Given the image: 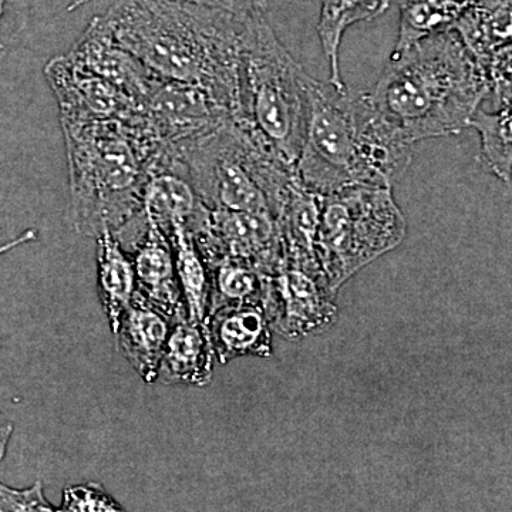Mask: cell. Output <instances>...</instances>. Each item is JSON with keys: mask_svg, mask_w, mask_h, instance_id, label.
<instances>
[{"mask_svg": "<svg viewBox=\"0 0 512 512\" xmlns=\"http://www.w3.org/2000/svg\"><path fill=\"white\" fill-rule=\"evenodd\" d=\"M96 18L151 73L202 87L235 121L239 39L249 16L178 0H113Z\"/></svg>", "mask_w": 512, "mask_h": 512, "instance_id": "1", "label": "cell"}, {"mask_svg": "<svg viewBox=\"0 0 512 512\" xmlns=\"http://www.w3.org/2000/svg\"><path fill=\"white\" fill-rule=\"evenodd\" d=\"M412 144L389 123L370 92L308 77V123L295 170L319 194L387 187L412 164Z\"/></svg>", "mask_w": 512, "mask_h": 512, "instance_id": "2", "label": "cell"}, {"mask_svg": "<svg viewBox=\"0 0 512 512\" xmlns=\"http://www.w3.org/2000/svg\"><path fill=\"white\" fill-rule=\"evenodd\" d=\"M488 92L487 72L451 29L393 52L370 97L413 146L466 130Z\"/></svg>", "mask_w": 512, "mask_h": 512, "instance_id": "3", "label": "cell"}, {"mask_svg": "<svg viewBox=\"0 0 512 512\" xmlns=\"http://www.w3.org/2000/svg\"><path fill=\"white\" fill-rule=\"evenodd\" d=\"M60 124L74 231L87 238L119 231L143 208L151 168L167 148L144 109L130 120Z\"/></svg>", "mask_w": 512, "mask_h": 512, "instance_id": "4", "label": "cell"}, {"mask_svg": "<svg viewBox=\"0 0 512 512\" xmlns=\"http://www.w3.org/2000/svg\"><path fill=\"white\" fill-rule=\"evenodd\" d=\"M308 77L265 13L249 16L239 39L235 123L266 153L292 168L305 141Z\"/></svg>", "mask_w": 512, "mask_h": 512, "instance_id": "5", "label": "cell"}, {"mask_svg": "<svg viewBox=\"0 0 512 512\" xmlns=\"http://www.w3.org/2000/svg\"><path fill=\"white\" fill-rule=\"evenodd\" d=\"M407 224L392 188L352 187L322 194L316 256L330 291L399 247Z\"/></svg>", "mask_w": 512, "mask_h": 512, "instance_id": "6", "label": "cell"}, {"mask_svg": "<svg viewBox=\"0 0 512 512\" xmlns=\"http://www.w3.org/2000/svg\"><path fill=\"white\" fill-rule=\"evenodd\" d=\"M192 235L207 265L238 262L264 275L288 266L278 222L268 212L210 210Z\"/></svg>", "mask_w": 512, "mask_h": 512, "instance_id": "7", "label": "cell"}, {"mask_svg": "<svg viewBox=\"0 0 512 512\" xmlns=\"http://www.w3.org/2000/svg\"><path fill=\"white\" fill-rule=\"evenodd\" d=\"M328 282L311 272L285 266L264 276L262 308L272 332L288 340H299L322 332L338 318Z\"/></svg>", "mask_w": 512, "mask_h": 512, "instance_id": "8", "label": "cell"}, {"mask_svg": "<svg viewBox=\"0 0 512 512\" xmlns=\"http://www.w3.org/2000/svg\"><path fill=\"white\" fill-rule=\"evenodd\" d=\"M43 73L55 94L60 123L130 120L143 113L140 104L77 63L69 53L52 57Z\"/></svg>", "mask_w": 512, "mask_h": 512, "instance_id": "9", "label": "cell"}, {"mask_svg": "<svg viewBox=\"0 0 512 512\" xmlns=\"http://www.w3.org/2000/svg\"><path fill=\"white\" fill-rule=\"evenodd\" d=\"M143 109L148 124L167 150L234 121L232 114L207 90L168 80L156 84Z\"/></svg>", "mask_w": 512, "mask_h": 512, "instance_id": "10", "label": "cell"}, {"mask_svg": "<svg viewBox=\"0 0 512 512\" xmlns=\"http://www.w3.org/2000/svg\"><path fill=\"white\" fill-rule=\"evenodd\" d=\"M70 56L86 69L99 74L120 92L143 107L148 94L160 82L137 57L117 45L100 25L96 16L90 20L82 36L70 47Z\"/></svg>", "mask_w": 512, "mask_h": 512, "instance_id": "11", "label": "cell"}, {"mask_svg": "<svg viewBox=\"0 0 512 512\" xmlns=\"http://www.w3.org/2000/svg\"><path fill=\"white\" fill-rule=\"evenodd\" d=\"M174 320L138 295L121 316L119 328L113 333L116 349L144 383H157Z\"/></svg>", "mask_w": 512, "mask_h": 512, "instance_id": "12", "label": "cell"}, {"mask_svg": "<svg viewBox=\"0 0 512 512\" xmlns=\"http://www.w3.org/2000/svg\"><path fill=\"white\" fill-rule=\"evenodd\" d=\"M127 252L136 269L137 295L174 319L187 315L167 235L148 222L146 232Z\"/></svg>", "mask_w": 512, "mask_h": 512, "instance_id": "13", "label": "cell"}, {"mask_svg": "<svg viewBox=\"0 0 512 512\" xmlns=\"http://www.w3.org/2000/svg\"><path fill=\"white\" fill-rule=\"evenodd\" d=\"M215 356L207 322L192 320L188 315L174 320L165 346L157 383L165 386L204 387L214 375Z\"/></svg>", "mask_w": 512, "mask_h": 512, "instance_id": "14", "label": "cell"}, {"mask_svg": "<svg viewBox=\"0 0 512 512\" xmlns=\"http://www.w3.org/2000/svg\"><path fill=\"white\" fill-rule=\"evenodd\" d=\"M207 326L221 365L239 357L269 359L274 353L271 325L259 303L222 306L210 313Z\"/></svg>", "mask_w": 512, "mask_h": 512, "instance_id": "15", "label": "cell"}, {"mask_svg": "<svg viewBox=\"0 0 512 512\" xmlns=\"http://www.w3.org/2000/svg\"><path fill=\"white\" fill-rule=\"evenodd\" d=\"M97 241V288L111 333L116 332L123 313L137 295V276L133 259L121 247L113 232L104 231Z\"/></svg>", "mask_w": 512, "mask_h": 512, "instance_id": "16", "label": "cell"}, {"mask_svg": "<svg viewBox=\"0 0 512 512\" xmlns=\"http://www.w3.org/2000/svg\"><path fill=\"white\" fill-rule=\"evenodd\" d=\"M454 30L481 66L512 43V0H476Z\"/></svg>", "mask_w": 512, "mask_h": 512, "instance_id": "17", "label": "cell"}, {"mask_svg": "<svg viewBox=\"0 0 512 512\" xmlns=\"http://www.w3.org/2000/svg\"><path fill=\"white\" fill-rule=\"evenodd\" d=\"M392 0H322L318 22V35L323 55L330 69L329 82L343 89L340 73V46L350 26L380 18L390 8Z\"/></svg>", "mask_w": 512, "mask_h": 512, "instance_id": "18", "label": "cell"}, {"mask_svg": "<svg viewBox=\"0 0 512 512\" xmlns=\"http://www.w3.org/2000/svg\"><path fill=\"white\" fill-rule=\"evenodd\" d=\"M173 247L175 268L183 291L188 318L207 322L210 313V272L194 235L183 224H174L167 235Z\"/></svg>", "mask_w": 512, "mask_h": 512, "instance_id": "19", "label": "cell"}, {"mask_svg": "<svg viewBox=\"0 0 512 512\" xmlns=\"http://www.w3.org/2000/svg\"><path fill=\"white\" fill-rule=\"evenodd\" d=\"M476 0H400L399 36L393 52L454 29Z\"/></svg>", "mask_w": 512, "mask_h": 512, "instance_id": "20", "label": "cell"}, {"mask_svg": "<svg viewBox=\"0 0 512 512\" xmlns=\"http://www.w3.org/2000/svg\"><path fill=\"white\" fill-rule=\"evenodd\" d=\"M480 136V158L498 180H512V97L493 104V109H478L470 121Z\"/></svg>", "mask_w": 512, "mask_h": 512, "instance_id": "21", "label": "cell"}, {"mask_svg": "<svg viewBox=\"0 0 512 512\" xmlns=\"http://www.w3.org/2000/svg\"><path fill=\"white\" fill-rule=\"evenodd\" d=\"M207 268L210 272V313L222 306L262 305L264 274L251 266L232 261L217 262L207 265Z\"/></svg>", "mask_w": 512, "mask_h": 512, "instance_id": "22", "label": "cell"}, {"mask_svg": "<svg viewBox=\"0 0 512 512\" xmlns=\"http://www.w3.org/2000/svg\"><path fill=\"white\" fill-rule=\"evenodd\" d=\"M123 505L99 483H83L64 488L62 505L57 511H123Z\"/></svg>", "mask_w": 512, "mask_h": 512, "instance_id": "23", "label": "cell"}, {"mask_svg": "<svg viewBox=\"0 0 512 512\" xmlns=\"http://www.w3.org/2000/svg\"><path fill=\"white\" fill-rule=\"evenodd\" d=\"M32 0H0V62L28 29Z\"/></svg>", "mask_w": 512, "mask_h": 512, "instance_id": "24", "label": "cell"}, {"mask_svg": "<svg viewBox=\"0 0 512 512\" xmlns=\"http://www.w3.org/2000/svg\"><path fill=\"white\" fill-rule=\"evenodd\" d=\"M57 508L47 501L42 481H36L32 487H9L0 481V511L15 512H50Z\"/></svg>", "mask_w": 512, "mask_h": 512, "instance_id": "25", "label": "cell"}, {"mask_svg": "<svg viewBox=\"0 0 512 512\" xmlns=\"http://www.w3.org/2000/svg\"><path fill=\"white\" fill-rule=\"evenodd\" d=\"M487 72L488 92L487 99L495 104L498 101L512 97V43L495 52L485 67Z\"/></svg>", "mask_w": 512, "mask_h": 512, "instance_id": "26", "label": "cell"}, {"mask_svg": "<svg viewBox=\"0 0 512 512\" xmlns=\"http://www.w3.org/2000/svg\"><path fill=\"white\" fill-rule=\"evenodd\" d=\"M96 2V0H74L69 6L70 12L83 8L84 5ZM178 2L194 3V5L205 6V8L220 9L224 12L234 13V15L247 16L256 15V13H265L268 0H178Z\"/></svg>", "mask_w": 512, "mask_h": 512, "instance_id": "27", "label": "cell"}, {"mask_svg": "<svg viewBox=\"0 0 512 512\" xmlns=\"http://www.w3.org/2000/svg\"><path fill=\"white\" fill-rule=\"evenodd\" d=\"M36 239V229H26V231L22 232L18 237L10 239V241L0 245V256L8 254V252L13 251V249L22 247V245L29 244V242L36 241Z\"/></svg>", "mask_w": 512, "mask_h": 512, "instance_id": "28", "label": "cell"}, {"mask_svg": "<svg viewBox=\"0 0 512 512\" xmlns=\"http://www.w3.org/2000/svg\"><path fill=\"white\" fill-rule=\"evenodd\" d=\"M12 434L13 424L6 420L5 417L2 416V413H0V461L6 456Z\"/></svg>", "mask_w": 512, "mask_h": 512, "instance_id": "29", "label": "cell"}]
</instances>
